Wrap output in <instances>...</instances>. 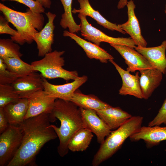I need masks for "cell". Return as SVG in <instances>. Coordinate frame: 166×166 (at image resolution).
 Masks as SVG:
<instances>
[{
  "label": "cell",
  "mask_w": 166,
  "mask_h": 166,
  "mask_svg": "<svg viewBox=\"0 0 166 166\" xmlns=\"http://www.w3.org/2000/svg\"><path fill=\"white\" fill-rule=\"evenodd\" d=\"M14 42L11 39H0V58H21L22 54L20 51V47Z\"/></svg>",
  "instance_id": "27"
},
{
  "label": "cell",
  "mask_w": 166,
  "mask_h": 166,
  "mask_svg": "<svg viewBox=\"0 0 166 166\" xmlns=\"http://www.w3.org/2000/svg\"><path fill=\"white\" fill-rule=\"evenodd\" d=\"M2 2L9 1L22 4L29 8L33 12L42 13L45 12L44 7L38 1L34 0H1Z\"/></svg>",
  "instance_id": "31"
},
{
  "label": "cell",
  "mask_w": 166,
  "mask_h": 166,
  "mask_svg": "<svg viewBox=\"0 0 166 166\" xmlns=\"http://www.w3.org/2000/svg\"><path fill=\"white\" fill-rule=\"evenodd\" d=\"M98 116L111 130H116L130 119L132 116L119 107L112 106L95 110Z\"/></svg>",
  "instance_id": "20"
},
{
  "label": "cell",
  "mask_w": 166,
  "mask_h": 166,
  "mask_svg": "<svg viewBox=\"0 0 166 166\" xmlns=\"http://www.w3.org/2000/svg\"><path fill=\"white\" fill-rule=\"evenodd\" d=\"M86 128L96 135L97 142L101 144L111 132L107 125L97 115L95 110L79 108Z\"/></svg>",
  "instance_id": "12"
},
{
  "label": "cell",
  "mask_w": 166,
  "mask_h": 166,
  "mask_svg": "<svg viewBox=\"0 0 166 166\" xmlns=\"http://www.w3.org/2000/svg\"><path fill=\"white\" fill-rule=\"evenodd\" d=\"M124 59L128 66L126 70L135 72L137 70L155 68L154 66L141 54L128 46L114 44H110Z\"/></svg>",
  "instance_id": "9"
},
{
  "label": "cell",
  "mask_w": 166,
  "mask_h": 166,
  "mask_svg": "<svg viewBox=\"0 0 166 166\" xmlns=\"http://www.w3.org/2000/svg\"><path fill=\"white\" fill-rule=\"evenodd\" d=\"M134 48L143 55L155 68L164 74L166 69V40L164 41L158 46L147 47L137 46Z\"/></svg>",
  "instance_id": "18"
},
{
  "label": "cell",
  "mask_w": 166,
  "mask_h": 166,
  "mask_svg": "<svg viewBox=\"0 0 166 166\" xmlns=\"http://www.w3.org/2000/svg\"><path fill=\"white\" fill-rule=\"evenodd\" d=\"M17 78L8 70L3 59L0 58V84H11Z\"/></svg>",
  "instance_id": "29"
},
{
  "label": "cell",
  "mask_w": 166,
  "mask_h": 166,
  "mask_svg": "<svg viewBox=\"0 0 166 166\" xmlns=\"http://www.w3.org/2000/svg\"><path fill=\"white\" fill-rule=\"evenodd\" d=\"M164 12H165V14H166V11H164Z\"/></svg>",
  "instance_id": "38"
},
{
  "label": "cell",
  "mask_w": 166,
  "mask_h": 166,
  "mask_svg": "<svg viewBox=\"0 0 166 166\" xmlns=\"http://www.w3.org/2000/svg\"><path fill=\"white\" fill-rule=\"evenodd\" d=\"M165 74V77H166V69L165 70V74Z\"/></svg>",
  "instance_id": "36"
},
{
  "label": "cell",
  "mask_w": 166,
  "mask_h": 166,
  "mask_svg": "<svg viewBox=\"0 0 166 166\" xmlns=\"http://www.w3.org/2000/svg\"><path fill=\"white\" fill-rule=\"evenodd\" d=\"M63 35L64 37H69L74 40L83 49L89 58L98 60L101 63H107L109 60L114 59L111 55L99 46L85 40L75 33L65 30Z\"/></svg>",
  "instance_id": "17"
},
{
  "label": "cell",
  "mask_w": 166,
  "mask_h": 166,
  "mask_svg": "<svg viewBox=\"0 0 166 166\" xmlns=\"http://www.w3.org/2000/svg\"><path fill=\"white\" fill-rule=\"evenodd\" d=\"M70 101L80 108L95 110H101L111 106L93 95H85L76 90Z\"/></svg>",
  "instance_id": "23"
},
{
  "label": "cell",
  "mask_w": 166,
  "mask_h": 166,
  "mask_svg": "<svg viewBox=\"0 0 166 166\" xmlns=\"http://www.w3.org/2000/svg\"><path fill=\"white\" fill-rule=\"evenodd\" d=\"M28 99V108L25 120L44 113L51 114L57 99L48 96L44 90L35 93Z\"/></svg>",
  "instance_id": "13"
},
{
  "label": "cell",
  "mask_w": 166,
  "mask_h": 166,
  "mask_svg": "<svg viewBox=\"0 0 166 166\" xmlns=\"http://www.w3.org/2000/svg\"><path fill=\"white\" fill-rule=\"evenodd\" d=\"M115 66L120 75L122 80V85L119 90L121 95H130L139 99H143L140 84L139 73L137 72L135 75L125 70L117 64L113 60L109 61Z\"/></svg>",
  "instance_id": "14"
},
{
  "label": "cell",
  "mask_w": 166,
  "mask_h": 166,
  "mask_svg": "<svg viewBox=\"0 0 166 166\" xmlns=\"http://www.w3.org/2000/svg\"><path fill=\"white\" fill-rule=\"evenodd\" d=\"M143 118L140 116H132L114 131H111L94 155L93 166H98L111 158L121 147L125 140L140 128Z\"/></svg>",
  "instance_id": "4"
},
{
  "label": "cell",
  "mask_w": 166,
  "mask_h": 166,
  "mask_svg": "<svg viewBox=\"0 0 166 166\" xmlns=\"http://www.w3.org/2000/svg\"><path fill=\"white\" fill-rule=\"evenodd\" d=\"M126 6L128 19L127 21L118 26L129 34L136 45L146 47L147 43L141 34L140 24L135 13L136 6L133 0L128 1Z\"/></svg>",
  "instance_id": "16"
},
{
  "label": "cell",
  "mask_w": 166,
  "mask_h": 166,
  "mask_svg": "<svg viewBox=\"0 0 166 166\" xmlns=\"http://www.w3.org/2000/svg\"><path fill=\"white\" fill-rule=\"evenodd\" d=\"M2 59L8 70L17 78L36 72L31 64L24 62L21 58L8 57Z\"/></svg>",
  "instance_id": "25"
},
{
  "label": "cell",
  "mask_w": 166,
  "mask_h": 166,
  "mask_svg": "<svg viewBox=\"0 0 166 166\" xmlns=\"http://www.w3.org/2000/svg\"><path fill=\"white\" fill-rule=\"evenodd\" d=\"M23 132L19 126L10 125L0 136V166H7L22 144Z\"/></svg>",
  "instance_id": "6"
},
{
  "label": "cell",
  "mask_w": 166,
  "mask_h": 166,
  "mask_svg": "<svg viewBox=\"0 0 166 166\" xmlns=\"http://www.w3.org/2000/svg\"><path fill=\"white\" fill-rule=\"evenodd\" d=\"M0 10L17 31L16 35L11 36V39L21 45L31 43L35 34L43 28L44 18L41 13L33 12L29 9L26 12L17 11L1 3Z\"/></svg>",
  "instance_id": "3"
},
{
  "label": "cell",
  "mask_w": 166,
  "mask_h": 166,
  "mask_svg": "<svg viewBox=\"0 0 166 166\" xmlns=\"http://www.w3.org/2000/svg\"><path fill=\"white\" fill-rule=\"evenodd\" d=\"M93 137L92 132L86 128H81L71 137L68 144L72 152H82L89 147Z\"/></svg>",
  "instance_id": "24"
},
{
  "label": "cell",
  "mask_w": 166,
  "mask_h": 166,
  "mask_svg": "<svg viewBox=\"0 0 166 166\" xmlns=\"http://www.w3.org/2000/svg\"><path fill=\"white\" fill-rule=\"evenodd\" d=\"M38 2L44 7L49 9L50 8L51 2L50 0H34Z\"/></svg>",
  "instance_id": "34"
},
{
  "label": "cell",
  "mask_w": 166,
  "mask_h": 166,
  "mask_svg": "<svg viewBox=\"0 0 166 166\" xmlns=\"http://www.w3.org/2000/svg\"><path fill=\"white\" fill-rule=\"evenodd\" d=\"M86 76L79 77L71 82L62 85H55L44 78V90L48 96L65 101L70 100L75 91L87 80Z\"/></svg>",
  "instance_id": "10"
},
{
  "label": "cell",
  "mask_w": 166,
  "mask_h": 166,
  "mask_svg": "<svg viewBox=\"0 0 166 166\" xmlns=\"http://www.w3.org/2000/svg\"><path fill=\"white\" fill-rule=\"evenodd\" d=\"M132 141L144 140L147 148L158 145L161 142L166 140V126H141L137 132L129 137Z\"/></svg>",
  "instance_id": "15"
},
{
  "label": "cell",
  "mask_w": 166,
  "mask_h": 166,
  "mask_svg": "<svg viewBox=\"0 0 166 166\" xmlns=\"http://www.w3.org/2000/svg\"><path fill=\"white\" fill-rule=\"evenodd\" d=\"M54 121L50 114L46 113L25 120L19 125L23 133L22 144L7 166L35 165L36 157L41 148L57 137L50 124Z\"/></svg>",
  "instance_id": "1"
},
{
  "label": "cell",
  "mask_w": 166,
  "mask_h": 166,
  "mask_svg": "<svg viewBox=\"0 0 166 166\" xmlns=\"http://www.w3.org/2000/svg\"><path fill=\"white\" fill-rule=\"evenodd\" d=\"M45 14L48 22L40 31L35 34L33 38L37 45L38 56L41 57H44L46 53L52 52V45L54 41L53 22L56 15L49 12Z\"/></svg>",
  "instance_id": "11"
},
{
  "label": "cell",
  "mask_w": 166,
  "mask_h": 166,
  "mask_svg": "<svg viewBox=\"0 0 166 166\" xmlns=\"http://www.w3.org/2000/svg\"><path fill=\"white\" fill-rule=\"evenodd\" d=\"M127 2V0H120L117 6L118 9H121L124 8L126 6Z\"/></svg>",
  "instance_id": "35"
},
{
  "label": "cell",
  "mask_w": 166,
  "mask_h": 166,
  "mask_svg": "<svg viewBox=\"0 0 166 166\" xmlns=\"http://www.w3.org/2000/svg\"><path fill=\"white\" fill-rule=\"evenodd\" d=\"M29 106L27 98H20L18 101L10 103L3 108L10 125L19 126L25 120Z\"/></svg>",
  "instance_id": "21"
},
{
  "label": "cell",
  "mask_w": 166,
  "mask_h": 166,
  "mask_svg": "<svg viewBox=\"0 0 166 166\" xmlns=\"http://www.w3.org/2000/svg\"><path fill=\"white\" fill-rule=\"evenodd\" d=\"M78 106L70 101L57 99L52 113L55 120L58 119L61 125L57 127L51 124L59 140L57 148L60 156L63 157L68 153L69 142L73 134L80 129L86 128Z\"/></svg>",
  "instance_id": "2"
},
{
  "label": "cell",
  "mask_w": 166,
  "mask_h": 166,
  "mask_svg": "<svg viewBox=\"0 0 166 166\" xmlns=\"http://www.w3.org/2000/svg\"><path fill=\"white\" fill-rule=\"evenodd\" d=\"M79 5V9L73 8L72 13L82 14L85 16L90 17L94 19L97 23L112 31L116 30L122 34H125L126 33L122 30L117 25L112 23L104 18L98 11L96 10L92 7L89 0H77Z\"/></svg>",
  "instance_id": "22"
},
{
  "label": "cell",
  "mask_w": 166,
  "mask_h": 166,
  "mask_svg": "<svg viewBox=\"0 0 166 166\" xmlns=\"http://www.w3.org/2000/svg\"><path fill=\"white\" fill-rule=\"evenodd\" d=\"M64 9V13L61 15L60 25L64 29L68 28L72 33H77L80 31V25L75 22L72 14V4L73 0H59Z\"/></svg>",
  "instance_id": "26"
},
{
  "label": "cell",
  "mask_w": 166,
  "mask_h": 166,
  "mask_svg": "<svg viewBox=\"0 0 166 166\" xmlns=\"http://www.w3.org/2000/svg\"><path fill=\"white\" fill-rule=\"evenodd\" d=\"M9 22L4 16L0 15V34H7L11 36H14L17 34V31L11 28L9 25Z\"/></svg>",
  "instance_id": "32"
},
{
  "label": "cell",
  "mask_w": 166,
  "mask_h": 166,
  "mask_svg": "<svg viewBox=\"0 0 166 166\" xmlns=\"http://www.w3.org/2000/svg\"><path fill=\"white\" fill-rule=\"evenodd\" d=\"M139 71L140 84L143 98L147 100L160 85L164 74L155 68L142 69Z\"/></svg>",
  "instance_id": "19"
},
{
  "label": "cell",
  "mask_w": 166,
  "mask_h": 166,
  "mask_svg": "<svg viewBox=\"0 0 166 166\" xmlns=\"http://www.w3.org/2000/svg\"><path fill=\"white\" fill-rule=\"evenodd\" d=\"M10 124L4 113L3 108L0 107V133L5 131Z\"/></svg>",
  "instance_id": "33"
},
{
  "label": "cell",
  "mask_w": 166,
  "mask_h": 166,
  "mask_svg": "<svg viewBox=\"0 0 166 166\" xmlns=\"http://www.w3.org/2000/svg\"><path fill=\"white\" fill-rule=\"evenodd\" d=\"M162 124L166 125V98L157 115L148 123V126H160Z\"/></svg>",
  "instance_id": "30"
},
{
  "label": "cell",
  "mask_w": 166,
  "mask_h": 166,
  "mask_svg": "<svg viewBox=\"0 0 166 166\" xmlns=\"http://www.w3.org/2000/svg\"><path fill=\"white\" fill-rule=\"evenodd\" d=\"M78 17L80 20V31L84 38L99 46L101 42H104L110 44H120L134 48L136 44L130 38H114L107 35L101 30L90 24L86 19V16L79 13Z\"/></svg>",
  "instance_id": "7"
},
{
  "label": "cell",
  "mask_w": 166,
  "mask_h": 166,
  "mask_svg": "<svg viewBox=\"0 0 166 166\" xmlns=\"http://www.w3.org/2000/svg\"><path fill=\"white\" fill-rule=\"evenodd\" d=\"M44 78L36 72L18 78L11 85L20 98H28L35 93L44 90Z\"/></svg>",
  "instance_id": "8"
},
{
  "label": "cell",
  "mask_w": 166,
  "mask_h": 166,
  "mask_svg": "<svg viewBox=\"0 0 166 166\" xmlns=\"http://www.w3.org/2000/svg\"><path fill=\"white\" fill-rule=\"evenodd\" d=\"M20 98L11 84H0V107L3 108Z\"/></svg>",
  "instance_id": "28"
},
{
  "label": "cell",
  "mask_w": 166,
  "mask_h": 166,
  "mask_svg": "<svg viewBox=\"0 0 166 166\" xmlns=\"http://www.w3.org/2000/svg\"><path fill=\"white\" fill-rule=\"evenodd\" d=\"M64 51L55 50L46 53L43 58L32 62L31 64L34 70L38 71L45 78H61L66 81L74 80L79 77L76 71H69L64 69V58L62 56Z\"/></svg>",
  "instance_id": "5"
},
{
  "label": "cell",
  "mask_w": 166,
  "mask_h": 166,
  "mask_svg": "<svg viewBox=\"0 0 166 166\" xmlns=\"http://www.w3.org/2000/svg\"><path fill=\"white\" fill-rule=\"evenodd\" d=\"M164 11H166V4L165 6V10H164Z\"/></svg>",
  "instance_id": "37"
}]
</instances>
